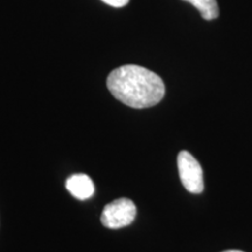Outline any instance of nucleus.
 Listing matches in <instances>:
<instances>
[{
  "mask_svg": "<svg viewBox=\"0 0 252 252\" xmlns=\"http://www.w3.org/2000/svg\"><path fill=\"white\" fill-rule=\"evenodd\" d=\"M106 86L115 98L133 109L157 105L166 93L159 75L140 65H122L110 72Z\"/></svg>",
  "mask_w": 252,
  "mask_h": 252,
  "instance_id": "obj_1",
  "label": "nucleus"
},
{
  "mask_svg": "<svg viewBox=\"0 0 252 252\" xmlns=\"http://www.w3.org/2000/svg\"><path fill=\"white\" fill-rule=\"evenodd\" d=\"M137 215V207L130 198H117L104 207L100 220L109 229H121L130 225Z\"/></svg>",
  "mask_w": 252,
  "mask_h": 252,
  "instance_id": "obj_2",
  "label": "nucleus"
},
{
  "mask_svg": "<svg viewBox=\"0 0 252 252\" xmlns=\"http://www.w3.org/2000/svg\"><path fill=\"white\" fill-rule=\"evenodd\" d=\"M178 169L182 185L189 193H202L204 189L202 167L187 151H181L179 153Z\"/></svg>",
  "mask_w": 252,
  "mask_h": 252,
  "instance_id": "obj_3",
  "label": "nucleus"
},
{
  "mask_svg": "<svg viewBox=\"0 0 252 252\" xmlns=\"http://www.w3.org/2000/svg\"><path fill=\"white\" fill-rule=\"evenodd\" d=\"M67 189L72 196L78 200H87L94 191V182L86 174H74L67 180Z\"/></svg>",
  "mask_w": 252,
  "mask_h": 252,
  "instance_id": "obj_4",
  "label": "nucleus"
},
{
  "mask_svg": "<svg viewBox=\"0 0 252 252\" xmlns=\"http://www.w3.org/2000/svg\"><path fill=\"white\" fill-rule=\"evenodd\" d=\"M196 7L206 20H214L219 17V5L216 0H184Z\"/></svg>",
  "mask_w": 252,
  "mask_h": 252,
  "instance_id": "obj_5",
  "label": "nucleus"
},
{
  "mask_svg": "<svg viewBox=\"0 0 252 252\" xmlns=\"http://www.w3.org/2000/svg\"><path fill=\"white\" fill-rule=\"evenodd\" d=\"M102 1L112 6V7H124L125 5L128 4L130 0H102Z\"/></svg>",
  "mask_w": 252,
  "mask_h": 252,
  "instance_id": "obj_6",
  "label": "nucleus"
},
{
  "mask_svg": "<svg viewBox=\"0 0 252 252\" xmlns=\"http://www.w3.org/2000/svg\"><path fill=\"white\" fill-rule=\"evenodd\" d=\"M223 252H244V251H241V250H226V251H223Z\"/></svg>",
  "mask_w": 252,
  "mask_h": 252,
  "instance_id": "obj_7",
  "label": "nucleus"
}]
</instances>
